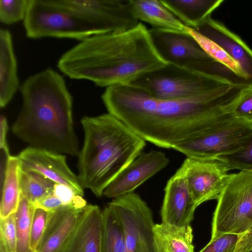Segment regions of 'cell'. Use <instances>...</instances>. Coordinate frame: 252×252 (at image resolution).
<instances>
[{
	"label": "cell",
	"mask_w": 252,
	"mask_h": 252,
	"mask_svg": "<svg viewBox=\"0 0 252 252\" xmlns=\"http://www.w3.org/2000/svg\"><path fill=\"white\" fill-rule=\"evenodd\" d=\"M242 93L229 85L183 99H161L128 85L107 87L101 95L108 113L146 141L174 149L232 117Z\"/></svg>",
	"instance_id": "1"
},
{
	"label": "cell",
	"mask_w": 252,
	"mask_h": 252,
	"mask_svg": "<svg viewBox=\"0 0 252 252\" xmlns=\"http://www.w3.org/2000/svg\"><path fill=\"white\" fill-rule=\"evenodd\" d=\"M166 64L149 30L139 22L125 32L96 34L80 41L61 57L57 66L70 78L90 80L107 88L130 85Z\"/></svg>",
	"instance_id": "2"
},
{
	"label": "cell",
	"mask_w": 252,
	"mask_h": 252,
	"mask_svg": "<svg viewBox=\"0 0 252 252\" xmlns=\"http://www.w3.org/2000/svg\"><path fill=\"white\" fill-rule=\"evenodd\" d=\"M19 89L22 107L13 133L30 147L78 157L73 97L63 77L48 68L29 76Z\"/></svg>",
	"instance_id": "3"
},
{
	"label": "cell",
	"mask_w": 252,
	"mask_h": 252,
	"mask_svg": "<svg viewBox=\"0 0 252 252\" xmlns=\"http://www.w3.org/2000/svg\"><path fill=\"white\" fill-rule=\"evenodd\" d=\"M84 142L78 156V177L97 197L143 152L146 141L113 115L85 116Z\"/></svg>",
	"instance_id": "4"
},
{
	"label": "cell",
	"mask_w": 252,
	"mask_h": 252,
	"mask_svg": "<svg viewBox=\"0 0 252 252\" xmlns=\"http://www.w3.org/2000/svg\"><path fill=\"white\" fill-rule=\"evenodd\" d=\"M149 31L156 49L167 63L222 79L233 85L247 84L246 78L211 58L189 32L153 28Z\"/></svg>",
	"instance_id": "5"
},
{
	"label": "cell",
	"mask_w": 252,
	"mask_h": 252,
	"mask_svg": "<svg viewBox=\"0 0 252 252\" xmlns=\"http://www.w3.org/2000/svg\"><path fill=\"white\" fill-rule=\"evenodd\" d=\"M24 26L31 39L51 37L83 40L106 33L100 26L60 4L58 0H29Z\"/></svg>",
	"instance_id": "6"
},
{
	"label": "cell",
	"mask_w": 252,
	"mask_h": 252,
	"mask_svg": "<svg viewBox=\"0 0 252 252\" xmlns=\"http://www.w3.org/2000/svg\"><path fill=\"white\" fill-rule=\"evenodd\" d=\"M130 85L158 99H183L233 84L222 79L167 63L140 76Z\"/></svg>",
	"instance_id": "7"
},
{
	"label": "cell",
	"mask_w": 252,
	"mask_h": 252,
	"mask_svg": "<svg viewBox=\"0 0 252 252\" xmlns=\"http://www.w3.org/2000/svg\"><path fill=\"white\" fill-rule=\"evenodd\" d=\"M215 210L211 239L231 233L241 234L252 226V170L230 174Z\"/></svg>",
	"instance_id": "8"
},
{
	"label": "cell",
	"mask_w": 252,
	"mask_h": 252,
	"mask_svg": "<svg viewBox=\"0 0 252 252\" xmlns=\"http://www.w3.org/2000/svg\"><path fill=\"white\" fill-rule=\"evenodd\" d=\"M252 135V123L234 117L174 148L187 157L214 158L243 147Z\"/></svg>",
	"instance_id": "9"
},
{
	"label": "cell",
	"mask_w": 252,
	"mask_h": 252,
	"mask_svg": "<svg viewBox=\"0 0 252 252\" xmlns=\"http://www.w3.org/2000/svg\"><path fill=\"white\" fill-rule=\"evenodd\" d=\"M123 225L125 252H155L152 211L137 193L132 192L113 198L108 205Z\"/></svg>",
	"instance_id": "10"
},
{
	"label": "cell",
	"mask_w": 252,
	"mask_h": 252,
	"mask_svg": "<svg viewBox=\"0 0 252 252\" xmlns=\"http://www.w3.org/2000/svg\"><path fill=\"white\" fill-rule=\"evenodd\" d=\"M59 2L97 24L107 33L129 30L139 23L129 0H58Z\"/></svg>",
	"instance_id": "11"
},
{
	"label": "cell",
	"mask_w": 252,
	"mask_h": 252,
	"mask_svg": "<svg viewBox=\"0 0 252 252\" xmlns=\"http://www.w3.org/2000/svg\"><path fill=\"white\" fill-rule=\"evenodd\" d=\"M180 168L185 175L197 207L206 201L218 199L230 174L227 167L215 158L187 157Z\"/></svg>",
	"instance_id": "12"
},
{
	"label": "cell",
	"mask_w": 252,
	"mask_h": 252,
	"mask_svg": "<svg viewBox=\"0 0 252 252\" xmlns=\"http://www.w3.org/2000/svg\"><path fill=\"white\" fill-rule=\"evenodd\" d=\"M18 157L22 169L36 171L55 183L66 186L77 194L83 196L84 188L79 178L68 166L64 155L29 146Z\"/></svg>",
	"instance_id": "13"
},
{
	"label": "cell",
	"mask_w": 252,
	"mask_h": 252,
	"mask_svg": "<svg viewBox=\"0 0 252 252\" xmlns=\"http://www.w3.org/2000/svg\"><path fill=\"white\" fill-rule=\"evenodd\" d=\"M169 162V158L161 151L142 152L107 186L103 195L115 198L134 192L146 181L164 168Z\"/></svg>",
	"instance_id": "14"
},
{
	"label": "cell",
	"mask_w": 252,
	"mask_h": 252,
	"mask_svg": "<svg viewBox=\"0 0 252 252\" xmlns=\"http://www.w3.org/2000/svg\"><path fill=\"white\" fill-rule=\"evenodd\" d=\"M185 175L179 168L168 180L161 208L162 222L177 226L189 225L197 208Z\"/></svg>",
	"instance_id": "15"
},
{
	"label": "cell",
	"mask_w": 252,
	"mask_h": 252,
	"mask_svg": "<svg viewBox=\"0 0 252 252\" xmlns=\"http://www.w3.org/2000/svg\"><path fill=\"white\" fill-rule=\"evenodd\" d=\"M192 29L218 45L235 61L252 87V50L239 36L211 16Z\"/></svg>",
	"instance_id": "16"
},
{
	"label": "cell",
	"mask_w": 252,
	"mask_h": 252,
	"mask_svg": "<svg viewBox=\"0 0 252 252\" xmlns=\"http://www.w3.org/2000/svg\"><path fill=\"white\" fill-rule=\"evenodd\" d=\"M85 207L73 204L50 212L36 252H62L74 233Z\"/></svg>",
	"instance_id": "17"
},
{
	"label": "cell",
	"mask_w": 252,
	"mask_h": 252,
	"mask_svg": "<svg viewBox=\"0 0 252 252\" xmlns=\"http://www.w3.org/2000/svg\"><path fill=\"white\" fill-rule=\"evenodd\" d=\"M102 211L88 204L76 228L62 252H102Z\"/></svg>",
	"instance_id": "18"
},
{
	"label": "cell",
	"mask_w": 252,
	"mask_h": 252,
	"mask_svg": "<svg viewBox=\"0 0 252 252\" xmlns=\"http://www.w3.org/2000/svg\"><path fill=\"white\" fill-rule=\"evenodd\" d=\"M19 87L17 60L12 35L7 29L0 30V106L5 107Z\"/></svg>",
	"instance_id": "19"
},
{
	"label": "cell",
	"mask_w": 252,
	"mask_h": 252,
	"mask_svg": "<svg viewBox=\"0 0 252 252\" xmlns=\"http://www.w3.org/2000/svg\"><path fill=\"white\" fill-rule=\"evenodd\" d=\"M135 18L153 28L188 33L187 27L161 2L160 0H129Z\"/></svg>",
	"instance_id": "20"
},
{
	"label": "cell",
	"mask_w": 252,
	"mask_h": 252,
	"mask_svg": "<svg viewBox=\"0 0 252 252\" xmlns=\"http://www.w3.org/2000/svg\"><path fill=\"white\" fill-rule=\"evenodd\" d=\"M153 232L155 252H194L190 225L177 226L161 222L155 224Z\"/></svg>",
	"instance_id": "21"
},
{
	"label": "cell",
	"mask_w": 252,
	"mask_h": 252,
	"mask_svg": "<svg viewBox=\"0 0 252 252\" xmlns=\"http://www.w3.org/2000/svg\"><path fill=\"white\" fill-rule=\"evenodd\" d=\"M186 26L195 28L223 1V0H160Z\"/></svg>",
	"instance_id": "22"
},
{
	"label": "cell",
	"mask_w": 252,
	"mask_h": 252,
	"mask_svg": "<svg viewBox=\"0 0 252 252\" xmlns=\"http://www.w3.org/2000/svg\"><path fill=\"white\" fill-rule=\"evenodd\" d=\"M21 166L18 157L11 156L4 182L2 189H0V219H5L15 213L18 208L21 197Z\"/></svg>",
	"instance_id": "23"
},
{
	"label": "cell",
	"mask_w": 252,
	"mask_h": 252,
	"mask_svg": "<svg viewBox=\"0 0 252 252\" xmlns=\"http://www.w3.org/2000/svg\"><path fill=\"white\" fill-rule=\"evenodd\" d=\"M126 239L122 223L107 206L102 211V252H125Z\"/></svg>",
	"instance_id": "24"
},
{
	"label": "cell",
	"mask_w": 252,
	"mask_h": 252,
	"mask_svg": "<svg viewBox=\"0 0 252 252\" xmlns=\"http://www.w3.org/2000/svg\"><path fill=\"white\" fill-rule=\"evenodd\" d=\"M56 184L36 171L21 168V195L33 205L45 196L52 194Z\"/></svg>",
	"instance_id": "25"
},
{
	"label": "cell",
	"mask_w": 252,
	"mask_h": 252,
	"mask_svg": "<svg viewBox=\"0 0 252 252\" xmlns=\"http://www.w3.org/2000/svg\"><path fill=\"white\" fill-rule=\"evenodd\" d=\"M34 205L22 195L15 213L17 234L16 252H34L31 246V224Z\"/></svg>",
	"instance_id": "26"
},
{
	"label": "cell",
	"mask_w": 252,
	"mask_h": 252,
	"mask_svg": "<svg viewBox=\"0 0 252 252\" xmlns=\"http://www.w3.org/2000/svg\"><path fill=\"white\" fill-rule=\"evenodd\" d=\"M187 29L188 32L194 38L202 49L211 58L226 66L237 75L247 79L239 64L220 46L193 29L189 27H187Z\"/></svg>",
	"instance_id": "27"
},
{
	"label": "cell",
	"mask_w": 252,
	"mask_h": 252,
	"mask_svg": "<svg viewBox=\"0 0 252 252\" xmlns=\"http://www.w3.org/2000/svg\"><path fill=\"white\" fill-rule=\"evenodd\" d=\"M214 158L222 162L229 170L236 169L241 171L252 170V135L241 149Z\"/></svg>",
	"instance_id": "28"
},
{
	"label": "cell",
	"mask_w": 252,
	"mask_h": 252,
	"mask_svg": "<svg viewBox=\"0 0 252 252\" xmlns=\"http://www.w3.org/2000/svg\"><path fill=\"white\" fill-rule=\"evenodd\" d=\"M29 0H0V21L11 25L24 21L26 15Z\"/></svg>",
	"instance_id": "29"
},
{
	"label": "cell",
	"mask_w": 252,
	"mask_h": 252,
	"mask_svg": "<svg viewBox=\"0 0 252 252\" xmlns=\"http://www.w3.org/2000/svg\"><path fill=\"white\" fill-rule=\"evenodd\" d=\"M50 212L35 207L32 221L31 246L36 252L42 239L47 224Z\"/></svg>",
	"instance_id": "30"
},
{
	"label": "cell",
	"mask_w": 252,
	"mask_h": 252,
	"mask_svg": "<svg viewBox=\"0 0 252 252\" xmlns=\"http://www.w3.org/2000/svg\"><path fill=\"white\" fill-rule=\"evenodd\" d=\"M239 234L226 233L211 239L199 252H234Z\"/></svg>",
	"instance_id": "31"
},
{
	"label": "cell",
	"mask_w": 252,
	"mask_h": 252,
	"mask_svg": "<svg viewBox=\"0 0 252 252\" xmlns=\"http://www.w3.org/2000/svg\"><path fill=\"white\" fill-rule=\"evenodd\" d=\"M0 239L4 242L8 252H16L17 234L15 213L5 219H0Z\"/></svg>",
	"instance_id": "32"
},
{
	"label": "cell",
	"mask_w": 252,
	"mask_h": 252,
	"mask_svg": "<svg viewBox=\"0 0 252 252\" xmlns=\"http://www.w3.org/2000/svg\"><path fill=\"white\" fill-rule=\"evenodd\" d=\"M233 114L237 119L252 123V87L245 89L235 106Z\"/></svg>",
	"instance_id": "33"
},
{
	"label": "cell",
	"mask_w": 252,
	"mask_h": 252,
	"mask_svg": "<svg viewBox=\"0 0 252 252\" xmlns=\"http://www.w3.org/2000/svg\"><path fill=\"white\" fill-rule=\"evenodd\" d=\"M53 193L62 201L64 206L72 205L78 195L70 188L59 184H55Z\"/></svg>",
	"instance_id": "34"
},
{
	"label": "cell",
	"mask_w": 252,
	"mask_h": 252,
	"mask_svg": "<svg viewBox=\"0 0 252 252\" xmlns=\"http://www.w3.org/2000/svg\"><path fill=\"white\" fill-rule=\"evenodd\" d=\"M34 205L36 207L42 208L50 212L54 211L64 206L62 201L53 193L42 198L35 203Z\"/></svg>",
	"instance_id": "35"
},
{
	"label": "cell",
	"mask_w": 252,
	"mask_h": 252,
	"mask_svg": "<svg viewBox=\"0 0 252 252\" xmlns=\"http://www.w3.org/2000/svg\"><path fill=\"white\" fill-rule=\"evenodd\" d=\"M234 252H252V226L239 235Z\"/></svg>",
	"instance_id": "36"
},
{
	"label": "cell",
	"mask_w": 252,
	"mask_h": 252,
	"mask_svg": "<svg viewBox=\"0 0 252 252\" xmlns=\"http://www.w3.org/2000/svg\"><path fill=\"white\" fill-rule=\"evenodd\" d=\"M10 157L8 146L0 147V189H2L4 182Z\"/></svg>",
	"instance_id": "37"
},
{
	"label": "cell",
	"mask_w": 252,
	"mask_h": 252,
	"mask_svg": "<svg viewBox=\"0 0 252 252\" xmlns=\"http://www.w3.org/2000/svg\"><path fill=\"white\" fill-rule=\"evenodd\" d=\"M8 129L7 120L4 116L1 115L0 117V147L8 146L6 141Z\"/></svg>",
	"instance_id": "38"
},
{
	"label": "cell",
	"mask_w": 252,
	"mask_h": 252,
	"mask_svg": "<svg viewBox=\"0 0 252 252\" xmlns=\"http://www.w3.org/2000/svg\"><path fill=\"white\" fill-rule=\"evenodd\" d=\"M0 252H8L4 242L0 239Z\"/></svg>",
	"instance_id": "39"
}]
</instances>
